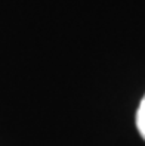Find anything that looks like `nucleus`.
<instances>
[{
  "label": "nucleus",
  "instance_id": "f257e3e1",
  "mask_svg": "<svg viewBox=\"0 0 145 146\" xmlns=\"http://www.w3.org/2000/svg\"><path fill=\"white\" fill-rule=\"evenodd\" d=\"M136 127H138V131L142 136V139L145 140V94L138 106V111H136Z\"/></svg>",
  "mask_w": 145,
  "mask_h": 146
}]
</instances>
